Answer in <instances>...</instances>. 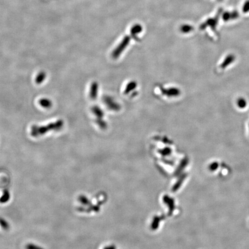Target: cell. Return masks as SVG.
Returning <instances> with one entry per match:
<instances>
[{
	"label": "cell",
	"instance_id": "cell-1",
	"mask_svg": "<svg viewBox=\"0 0 249 249\" xmlns=\"http://www.w3.org/2000/svg\"><path fill=\"white\" fill-rule=\"evenodd\" d=\"M64 126V121L59 120L56 122L49 124L46 126L33 125L31 127V134L33 137H38L45 134L49 131H58L62 129Z\"/></svg>",
	"mask_w": 249,
	"mask_h": 249
},
{
	"label": "cell",
	"instance_id": "cell-2",
	"mask_svg": "<svg viewBox=\"0 0 249 249\" xmlns=\"http://www.w3.org/2000/svg\"><path fill=\"white\" fill-rule=\"evenodd\" d=\"M236 106L241 110L245 109L248 106V102L243 98H239L236 100Z\"/></svg>",
	"mask_w": 249,
	"mask_h": 249
},
{
	"label": "cell",
	"instance_id": "cell-5",
	"mask_svg": "<svg viewBox=\"0 0 249 249\" xmlns=\"http://www.w3.org/2000/svg\"><path fill=\"white\" fill-rule=\"evenodd\" d=\"M46 77V74L45 71H40L36 76L35 83L37 84H40L45 80Z\"/></svg>",
	"mask_w": 249,
	"mask_h": 249
},
{
	"label": "cell",
	"instance_id": "cell-3",
	"mask_svg": "<svg viewBox=\"0 0 249 249\" xmlns=\"http://www.w3.org/2000/svg\"><path fill=\"white\" fill-rule=\"evenodd\" d=\"M39 104L41 107L46 108H49L52 106V102L50 100L47 98L41 99L39 100Z\"/></svg>",
	"mask_w": 249,
	"mask_h": 249
},
{
	"label": "cell",
	"instance_id": "cell-4",
	"mask_svg": "<svg viewBox=\"0 0 249 249\" xmlns=\"http://www.w3.org/2000/svg\"><path fill=\"white\" fill-rule=\"evenodd\" d=\"M98 95V84L96 83H93L91 87L90 90V96L92 99H95Z\"/></svg>",
	"mask_w": 249,
	"mask_h": 249
}]
</instances>
